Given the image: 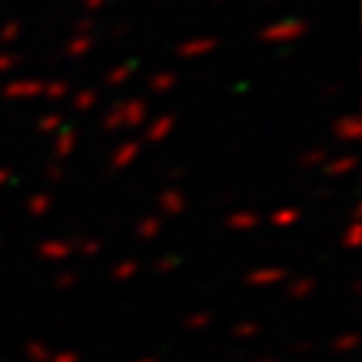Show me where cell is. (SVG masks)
Returning a JSON list of instances; mask_svg holds the SVG:
<instances>
[{
  "instance_id": "cell-1",
  "label": "cell",
  "mask_w": 362,
  "mask_h": 362,
  "mask_svg": "<svg viewBox=\"0 0 362 362\" xmlns=\"http://www.w3.org/2000/svg\"><path fill=\"white\" fill-rule=\"evenodd\" d=\"M146 103L143 100H129V103H120L106 120H103V126L106 129H112V132H126V129H134L137 123H143L146 120Z\"/></svg>"
},
{
  "instance_id": "cell-2",
  "label": "cell",
  "mask_w": 362,
  "mask_h": 362,
  "mask_svg": "<svg viewBox=\"0 0 362 362\" xmlns=\"http://www.w3.org/2000/svg\"><path fill=\"white\" fill-rule=\"evenodd\" d=\"M305 35V23L303 21H280V23H274V26H268V29H262V40L265 43H291V40H297V37H303Z\"/></svg>"
},
{
  "instance_id": "cell-3",
  "label": "cell",
  "mask_w": 362,
  "mask_h": 362,
  "mask_svg": "<svg viewBox=\"0 0 362 362\" xmlns=\"http://www.w3.org/2000/svg\"><path fill=\"white\" fill-rule=\"evenodd\" d=\"M43 86L46 83H40V80H23V83H9L6 88H4V95L6 98H40L43 95Z\"/></svg>"
},
{
  "instance_id": "cell-4",
  "label": "cell",
  "mask_w": 362,
  "mask_h": 362,
  "mask_svg": "<svg viewBox=\"0 0 362 362\" xmlns=\"http://www.w3.org/2000/svg\"><path fill=\"white\" fill-rule=\"evenodd\" d=\"M137 154H140V143H137V140L123 143V146L115 148V154H112V168H126V165H132V163L137 160Z\"/></svg>"
},
{
  "instance_id": "cell-5",
  "label": "cell",
  "mask_w": 362,
  "mask_h": 362,
  "mask_svg": "<svg viewBox=\"0 0 362 362\" xmlns=\"http://www.w3.org/2000/svg\"><path fill=\"white\" fill-rule=\"evenodd\" d=\"M214 46H217L214 37H197V40H189L180 46V57H200V54H209Z\"/></svg>"
},
{
  "instance_id": "cell-6",
  "label": "cell",
  "mask_w": 362,
  "mask_h": 362,
  "mask_svg": "<svg viewBox=\"0 0 362 362\" xmlns=\"http://www.w3.org/2000/svg\"><path fill=\"white\" fill-rule=\"evenodd\" d=\"M171 129H174V117H171V115H163V117H157V120L146 129V140H148V143L165 140V137L171 134Z\"/></svg>"
},
{
  "instance_id": "cell-7",
  "label": "cell",
  "mask_w": 362,
  "mask_h": 362,
  "mask_svg": "<svg viewBox=\"0 0 362 362\" xmlns=\"http://www.w3.org/2000/svg\"><path fill=\"white\" fill-rule=\"evenodd\" d=\"M334 132H337V137H342V140H356V134H359V117H356V115L339 117V120L334 123Z\"/></svg>"
},
{
  "instance_id": "cell-8",
  "label": "cell",
  "mask_w": 362,
  "mask_h": 362,
  "mask_svg": "<svg viewBox=\"0 0 362 362\" xmlns=\"http://www.w3.org/2000/svg\"><path fill=\"white\" fill-rule=\"evenodd\" d=\"M174 86H177V74H174V71H160V74H154L151 83H148V88H151L154 95H165V92H171Z\"/></svg>"
},
{
  "instance_id": "cell-9",
  "label": "cell",
  "mask_w": 362,
  "mask_h": 362,
  "mask_svg": "<svg viewBox=\"0 0 362 362\" xmlns=\"http://www.w3.org/2000/svg\"><path fill=\"white\" fill-rule=\"evenodd\" d=\"M74 143H77V134L71 129H60L57 132V146H54V154L57 157H69L74 151Z\"/></svg>"
},
{
  "instance_id": "cell-10",
  "label": "cell",
  "mask_w": 362,
  "mask_h": 362,
  "mask_svg": "<svg viewBox=\"0 0 362 362\" xmlns=\"http://www.w3.org/2000/svg\"><path fill=\"white\" fill-rule=\"evenodd\" d=\"M160 206H163V211L177 214V211H183V209H186V197L180 194V192H165V194L160 197Z\"/></svg>"
},
{
  "instance_id": "cell-11",
  "label": "cell",
  "mask_w": 362,
  "mask_h": 362,
  "mask_svg": "<svg viewBox=\"0 0 362 362\" xmlns=\"http://www.w3.org/2000/svg\"><path fill=\"white\" fill-rule=\"evenodd\" d=\"M88 49H92V37H86V35H77L69 46H66V54L69 57H83Z\"/></svg>"
},
{
  "instance_id": "cell-12",
  "label": "cell",
  "mask_w": 362,
  "mask_h": 362,
  "mask_svg": "<svg viewBox=\"0 0 362 362\" xmlns=\"http://www.w3.org/2000/svg\"><path fill=\"white\" fill-rule=\"evenodd\" d=\"M134 71H137V63H123V69L112 71L106 80H109V86H120V83H126V80H129Z\"/></svg>"
},
{
  "instance_id": "cell-13",
  "label": "cell",
  "mask_w": 362,
  "mask_h": 362,
  "mask_svg": "<svg viewBox=\"0 0 362 362\" xmlns=\"http://www.w3.org/2000/svg\"><path fill=\"white\" fill-rule=\"evenodd\" d=\"M348 171H354V157L351 154H345L342 160H334L331 165H328V174H348Z\"/></svg>"
},
{
  "instance_id": "cell-14",
  "label": "cell",
  "mask_w": 362,
  "mask_h": 362,
  "mask_svg": "<svg viewBox=\"0 0 362 362\" xmlns=\"http://www.w3.org/2000/svg\"><path fill=\"white\" fill-rule=\"evenodd\" d=\"M95 103H98V95H95V92H88V88H86V92H80V95L74 98V109H77V112L92 109Z\"/></svg>"
},
{
  "instance_id": "cell-15",
  "label": "cell",
  "mask_w": 362,
  "mask_h": 362,
  "mask_svg": "<svg viewBox=\"0 0 362 362\" xmlns=\"http://www.w3.org/2000/svg\"><path fill=\"white\" fill-rule=\"evenodd\" d=\"M66 95H69V86H66V83L43 86V98H49V100H60V98H66Z\"/></svg>"
},
{
  "instance_id": "cell-16",
  "label": "cell",
  "mask_w": 362,
  "mask_h": 362,
  "mask_svg": "<svg viewBox=\"0 0 362 362\" xmlns=\"http://www.w3.org/2000/svg\"><path fill=\"white\" fill-rule=\"evenodd\" d=\"M21 32H23V29H21V23H18V21L6 23L4 29H0V43H15V37H18Z\"/></svg>"
},
{
  "instance_id": "cell-17",
  "label": "cell",
  "mask_w": 362,
  "mask_h": 362,
  "mask_svg": "<svg viewBox=\"0 0 362 362\" xmlns=\"http://www.w3.org/2000/svg\"><path fill=\"white\" fill-rule=\"evenodd\" d=\"M254 223H257V217L254 214H234V217H228V226L231 228H254Z\"/></svg>"
},
{
  "instance_id": "cell-18",
  "label": "cell",
  "mask_w": 362,
  "mask_h": 362,
  "mask_svg": "<svg viewBox=\"0 0 362 362\" xmlns=\"http://www.w3.org/2000/svg\"><path fill=\"white\" fill-rule=\"evenodd\" d=\"M63 126V120H60V115H49V117H43L40 123H37V129L43 132V134H52V132H57Z\"/></svg>"
},
{
  "instance_id": "cell-19",
  "label": "cell",
  "mask_w": 362,
  "mask_h": 362,
  "mask_svg": "<svg viewBox=\"0 0 362 362\" xmlns=\"http://www.w3.org/2000/svg\"><path fill=\"white\" fill-rule=\"evenodd\" d=\"M49 197L46 194H37V197H32V203H29V211L32 214H43V211H49Z\"/></svg>"
},
{
  "instance_id": "cell-20",
  "label": "cell",
  "mask_w": 362,
  "mask_h": 362,
  "mask_svg": "<svg viewBox=\"0 0 362 362\" xmlns=\"http://www.w3.org/2000/svg\"><path fill=\"white\" fill-rule=\"evenodd\" d=\"M300 214L294 211V209H283V211H277L274 217H271V220H274V223H280V226H288V223H294Z\"/></svg>"
},
{
  "instance_id": "cell-21",
  "label": "cell",
  "mask_w": 362,
  "mask_h": 362,
  "mask_svg": "<svg viewBox=\"0 0 362 362\" xmlns=\"http://www.w3.org/2000/svg\"><path fill=\"white\" fill-rule=\"evenodd\" d=\"M157 231H160V220H146L143 228H140V237H151V234H157Z\"/></svg>"
},
{
  "instance_id": "cell-22",
  "label": "cell",
  "mask_w": 362,
  "mask_h": 362,
  "mask_svg": "<svg viewBox=\"0 0 362 362\" xmlns=\"http://www.w3.org/2000/svg\"><path fill=\"white\" fill-rule=\"evenodd\" d=\"M322 157H325V151H311V154H305V165H314V163H322Z\"/></svg>"
},
{
  "instance_id": "cell-23",
  "label": "cell",
  "mask_w": 362,
  "mask_h": 362,
  "mask_svg": "<svg viewBox=\"0 0 362 362\" xmlns=\"http://www.w3.org/2000/svg\"><path fill=\"white\" fill-rule=\"evenodd\" d=\"M15 66V57L12 54H0V71H6V69H12Z\"/></svg>"
},
{
  "instance_id": "cell-24",
  "label": "cell",
  "mask_w": 362,
  "mask_h": 362,
  "mask_svg": "<svg viewBox=\"0 0 362 362\" xmlns=\"http://www.w3.org/2000/svg\"><path fill=\"white\" fill-rule=\"evenodd\" d=\"M103 4H106V0H86V6H88V9H100Z\"/></svg>"
},
{
  "instance_id": "cell-25",
  "label": "cell",
  "mask_w": 362,
  "mask_h": 362,
  "mask_svg": "<svg viewBox=\"0 0 362 362\" xmlns=\"http://www.w3.org/2000/svg\"><path fill=\"white\" fill-rule=\"evenodd\" d=\"M12 180V171H0V186H6Z\"/></svg>"
}]
</instances>
